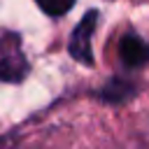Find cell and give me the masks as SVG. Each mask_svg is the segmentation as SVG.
<instances>
[{
	"label": "cell",
	"instance_id": "1",
	"mask_svg": "<svg viewBox=\"0 0 149 149\" xmlns=\"http://www.w3.org/2000/svg\"><path fill=\"white\" fill-rule=\"evenodd\" d=\"M26 72H28V61H26L19 35L14 33L0 35V79L21 81Z\"/></svg>",
	"mask_w": 149,
	"mask_h": 149
},
{
	"label": "cell",
	"instance_id": "3",
	"mask_svg": "<svg viewBox=\"0 0 149 149\" xmlns=\"http://www.w3.org/2000/svg\"><path fill=\"white\" fill-rule=\"evenodd\" d=\"M119 56L128 68H137L149 61V44H144L135 35H126L119 44Z\"/></svg>",
	"mask_w": 149,
	"mask_h": 149
},
{
	"label": "cell",
	"instance_id": "2",
	"mask_svg": "<svg viewBox=\"0 0 149 149\" xmlns=\"http://www.w3.org/2000/svg\"><path fill=\"white\" fill-rule=\"evenodd\" d=\"M95 21H98V12L91 9L79 23L77 28L72 30V37H70V56L79 63H86L91 65L93 63V51H91V37H93V30H95Z\"/></svg>",
	"mask_w": 149,
	"mask_h": 149
},
{
	"label": "cell",
	"instance_id": "4",
	"mask_svg": "<svg viewBox=\"0 0 149 149\" xmlns=\"http://www.w3.org/2000/svg\"><path fill=\"white\" fill-rule=\"evenodd\" d=\"M133 86L128 84V81H123V79H112L102 91H100V98L102 100H107V102H121V100H126L128 95H133Z\"/></svg>",
	"mask_w": 149,
	"mask_h": 149
},
{
	"label": "cell",
	"instance_id": "5",
	"mask_svg": "<svg viewBox=\"0 0 149 149\" xmlns=\"http://www.w3.org/2000/svg\"><path fill=\"white\" fill-rule=\"evenodd\" d=\"M35 2H37L40 9L47 12L49 16H63V14H68V12L72 9V5H74V0H35Z\"/></svg>",
	"mask_w": 149,
	"mask_h": 149
}]
</instances>
